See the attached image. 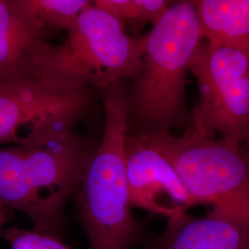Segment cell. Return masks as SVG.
Returning a JSON list of instances; mask_svg holds the SVG:
<instances>
[{
    "mask_svg": "<svg viewBox=\"0 0 249 249\" xmlns=\"http://www.w3.org/2000/svg\"><path fill=\"white\" fill-rule=\"evenodd\" d=\"M150 249H249V216L218 207L201 217L178 214Z\"/></svg>",
    "mask_w": 249,
    "mask_h": 249,
    "instance_id": "9c48e42d",
    "label": "cell"
},
{
    "mask_svg": "<svg viewBox=\"0 0 249 249\" xmlns=\"http://www.w3.org/2000/svg\"><path fill=\"white\" fill-rule=\"evenodd\" d=\"M7 221V209L0 202V235L3 231V226Z\"/></svg>",
    "mask_w": 249,
    "mask_h": 249,
    "instance_id": "9a60e30c",
    "label": "cell"
},
{
    "mask_svg": "<svg viewBox=\"0 0 249 249\" xmlns=\"http://www.w3.org/2000/svg\"><path fill=\"white\" fill-rule=\"evenodd\" d=\"M100 91L105 107L104 136L75 196L90 249H131L142 239L145 223L134 216L129 201L124 147L128 93L121 82Z\"/></svg>",
    "mask_w": 249,
    "mask_h": 249,
    "instance_id": "6da1fadb",
    "label": "cell"
},
{
    "mask_svg": "<svg viewBox=\"0 0 249 249\" xmlns=\"http://www.w3.org/2000/svg\"><path fill=\"white\" fill-rule=\"evenodd\" d=\"M189 72L198 86L192 129L243 143L249 134V51L202 42Z\"/></svg>",
    "mask_w": 249,
    "mask_h": 249,
    "instance_id": "8992f818",
    "label": "cell"
},
{
    "mask_svg": "<svg viewBox=\"0 0 249 249\" xmlns=\"http://www.w3.org/2000/svg\"><path fill=\"white\" fill-rule=\"evenodd\" d=\"M125 166L132 208L169 219L196 206L173 166L145 134L126 135Z\"/></svg>",
    "mask_w": 249,
    "mask_h": 249,
    "instance_id": "ba28073f",
    "label": "cell"
},
{
    "mask_svg": "<svg viewBox=\"0 0 249 249\" xmlns=\"http://www.w3.org/2000/svg\"><path fill=\"white\" fill-rule=\"evenodd\" d=\"M89 101V89L58 90L38 80H0V144L30 145L71 133Z\"/></svg>",
    "mask_w": 249,
    "mask_h": 249,
    "instance_id": "52a82bcc",
    "label": "cell"
},
{
    "mask_svg": "<svg viewBox=\"0 0 249 249\" xmlns=\"http://www.w3.org/2000/svg\"><path fill=\"white\" fill-rule=\"evenodd\" d=\"M195 5L202 40L249 51V0H198Z\"/></svg>",
    "mask_w": 249,
    "mask_h": 249,
    "instance_id": "8fae6325",
    "label": "cell"
},
{
    "mask_svg": "<svg viewBox=\"0 0 249 249\" xmlns=\"http://www.w3.org/2000/svg\"><path fill=\"white\" fill-rule=\"evenodd\" d=\"M145 135L169 161L196 205L249 216V154L242 143L206 137L192 128L181 136Z\"/></svg>",
    "mask_w": 249,
    "mask_h": 249,
    "instance_id": "5b68a950",
    "label": "cell"
},
{
    "mask_svg": "<svg viewBox=\"0 0 249 249\" xmlns=\"http://www.w3.org/2000/svg\"><path fill=\"white\" fill-rule=\"evenodd\" d=\"M18 6L51 33L68 31L92 4L88 0H17Z\"/></svg>",
    "mask_w": 249,
    "mask_h": 249,
    "instance_id": "7c38bea8",
    "label": "cell"
},
{
    "mask_svg": "<svg viewBox=\"0 0 249 249\" xmlns=\"http://www.w3.org/2000/svg\"><path fill=\"white\" fill-rule=\"evenodd\" d=\"M93 151L73 132L0 148V202L25 214L34 230L61 238L66 205L75 196Z\"/></svg>",
    "mask_w": 249,
    "mask_h": 249,
    "instance_id": "7a4b0ae2",
    "label": "cell"
},
{
    "mask_svg": "<svg viewBox=\"0 0 249 249\" xmlns=\"http://www.w3.org/2000/svg\"><path fill=\"white\" fill-rule=\"evenodd\" d=\"M92 4L123 26L129 24L136 29L147 23L154 26L171 6L164 0H95Z\"/></svg>",
    "mask_w": 249,
    "mask_h": 249,
    "instance_id": "4fadbf2b",
    "label": "cell"
},
{
    "mask_svg": "<svg viewBox=\"0 0 249 249\" xmlns=\"http://www.w3.org/2000/svg\"><path fill=\"white\" fill-rule=\"evenodd\" d=\"M49 34L17 0H0V80H33L37 53Z\"/></svg>",
    "mask_w": 249,
    "mask_h": 249,
    "instance_id": "30bf717a",
    "label": "cell"
},
{
    "mask_svg": "<svg viewBox=\"0 0 249 249\" xmlns=\"http://www.w3.org/2000/svg\"><path fill=\"white\" fill-rule=\"evenodd\" d=\"M66 33L61 44L47 41L42 46L33 80L58 90L102 89L134 79L142 69L144 36L127 35L117 19L93 4Z\"/></svg>",
    "mask_w": 249,
    "mask_h": 249,
    "instance_id": "277c9868",
    "label": "cell"
},
{
    "mask_svg": "<svg viewBox=\"0 0 249 249\" xmlns=\"http://www.w3.org/2000/svg\"><path fill=\"white\" fill-rule=\"evenodd\" d=\"M1 236L11 249H72L60 237L53 234L14 226L3 230Z\"/></svg>",
    "mask_w": 249,
    "mask_h": 249,
    "instance_id": "5bb4252c",
    "label": "cell"
},
{
    "mask_svg": "<svg viewBox=\"0 0 249 249\" xmlns=\"http://www.w3.org/2000/svg\"><path fill=\"white\" fill-rule=\"evenodd\" d=\"M243 147L245 148V150L247 151V152L249 154V134L247 136V138L245 139V141L242 143Z\"/></svg>",
    "mask_w": 249,
    "mask_h": 249,
    "instance_id": "2e32d148",
    "label": "cell"
},
{
    "mask_svg": "<svg viewBox=\"0 0 249 249\" xmlns=\"http://www.w3.org/2000/svg\"><path fill=\"white\" fill-rule=\"evenodd\" d=\"M144 39L142 69L128 94L129 116L144 127L142 133L170 132L173 126L191 129L186 82L191 60L203 42L193 2L171 4Z\"/></svg>",
    "mask_w": 249,
    "mask_h": 249,
    "instance_id": "3957f363",
    "label": "cell"
}]
</instances>
